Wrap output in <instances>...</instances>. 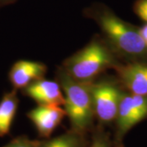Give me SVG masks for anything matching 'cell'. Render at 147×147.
Instances as JSON below:
<instances>
[{
  "label": "cell",
  "instance_id": "cell-6",
  "mask_svg": "<svg viewBox=\"0 0 147 147\" xmlns=\"http://www.w3.org/2000/svg\"><path fill=\"white\" fill-rule=\"evenodd\" d=\"M114 69L123 89L147 96V62H120Z\"/></svg>",
  "mask_w": 147,
  "mask_h": 147
},
{
  "label": "cell",
  "instance_id": "cell-9",
  "mask_svg": "<svg viewBox=\"0 0 147 147\" xmlns=\"http://www.w3.org/2000/svg\"><path fill=\"white\" fill-rule=\"evenodd\" d=\"M47 68L38 61L21 60L14 63L9 71V79L14 89H23L37 80L44 79Z\"/></svg>",
  "mask_w": 147,
  "mask_h": 147
},
{
  "label": "cell",
  "instance_id": "cell-10",
  "mask_svg": "<svg viewBox=\"0 0 147 147\" xmlns=\"http://www.w3.org/2000/svg\"><path fill=\"white\" fill-rule=\"evenodd\" d=\"M19 99L16 90L4 94L0 100V137H3L11 131V127L18 109Z\"/></svg>",
  "mask_w": 147,
  "mask_h": 147
},
{
  "label": "cell",
  "instance_id": "cell-12",
  "mask_svg": "<svg viewBox=\"0 0 147 147\" xmlns=\"http://www.w3.org/2000/svg\"><path fill=\"white\" fill-rule=\"evenodd\" d=\"M89 147H111L110 137L101 128L96 131Z\"/></svg>",
  "mask_w": 147,
  "mask_h": 147
},
{
  "label": "cell",
  "instance_id": "cell-5",
  "mask_svg": "<svg viewBox=\"0 0 147 147\" xmlns=\"http://www.w3.org/2000/svg\"><path fill=\"white\" fill-rule=\"evenodd\" d=\"M147 118V96L124 92L117 112L115 145L123 146V140L134 126Z\"/></svg>",
  "mask_w": 147,
  "mask_h": 147
},
{
  "label": "cell",
  "instance_id": "cell-11",
  "mask_svg": "<svg viewBox=\"0 0 147 147\" xmlns=\"http://www.w3.org/2000/svg\"><path fill=\"white\" fill-rule=\"evenodd\" d=\"M84 135L71 129L58 137L39 142L38 147H86Z\"/></svg>",
  "mask_w": 147,
  "mask_h": 147
},
{
  "label": "cell",
  "instance_id": "cell-2",
  "mask_svg": "<svg viewBox=\"0 0 147 147\" xmlns=\"http://www.w3.org/2000/svg\"><path fill=\"white\" fill-rule=\"evenodd\" d=\"M120 62L104 38L96 36L85 47L66 58L61 67L73 79L90 83Z\"/></svg>",
  "mask_w": 147,
  "mask_h": 147
},
{
  "label": "cell",
  "instance_id": "cell-3",
  "mask_svg": "<svg viewBox=\"0 0 147 147\" xmlns=\"http://www.w3.org/2000/svg\"><path fill=\"white\" fill-rule=\"evenodd\" d=\"M57 81L65 96V110L68 116L71 129L85 134L92 127L95 118L91 83L80 82L73 79L62 67L57 72Z\"/></svg>",
  "mask_w": 147,
  "mask_h": 147
},
{
  "label": "cell",
  "instance_id": "cell-15",
  "mask_svg": "<svg viewBox=\"0 0 147 147\" xmlns=\"http://www.w3.org/2000/svg\"><path fill=\"white\" fill-rule=\"evenodd\" d=\"M138 30H139V33H140L141 36L142 37L145 43L147 45V23L145 24L144 26H142V27H139Z\"/></svg>",
  "mask_w": 147,
  "mask_h": 147
},
{
  "label": "cell",
  "instance_id": "cell-4",
  "mask_svg": "<svg viewBox=\"0 0 147 147\" xmlns=\"http://www.w3.org/2000/svg\"><path fill=\"white\" fill-rule=\"evenodd\" d=\"M124 92L117 78H105L91 83L94 115L100 125H109L115 122Z\"/></svg>",
  "mask_w": 147,
  "mask_h": 147
},
{
  "label": "cell",
  "instance_id": "cell-8",
  "mask_svg": "<svg viewBox=\"0 0 147 147\" xmlns=\"http://www.w3.org/2000/svg\"><path fill=\"white\" fill-rule=\"evenodd\" d=\"M23 93L36 101L38 105H64L65 96L57 81L42 79L23 88Z\"/></svg>",
  "mask_w": 147,
  "mask_h": 147
},
{
  "label": "cell",
  "instance_id": "cell-14",
  "mask_svg": "<svg viewBox=\"0 0 147 147\" xmlns=\"http://www.w3.org/2000/svg\"><path fill=\"white\" fill-rule=\"evenodd\" d=\"M134 11L147 23V0H137L134 4Z\"/></svg>",
  "mask_w": 147,
  "mask_h": 147
},
{
  "label": "cell",
  "instance_id": "cell-1",
  "mask_svg": "<svg viewBox=\"0 0 147 147\" xmlns=\"http://www.w3.org/2000/svg\"><path fill=\"white\" fill-rule=\"evenodd\" d=\"M94 18L104 38L121 62H147V45L138 27L117 16L108 9L99 11Z\"/></svg>",
  "mask_w": 147,
  "mask_h": 147
},
{
  "label": "cell",
  "instance_id": "cell-13",
  "mask_svg": "<svg viewBox=\"0 0 147 147\" xmlns=\"http://www.w3.org/2000/svg\"><path fill=\"white\" fill-rule=\"evenodd\" d=\"M39 141L31 140L26 136H20L11 140L3 147H38Z\"/></svg>",
  "mask_w": 147,
  "mask_h": 147
},
{
  "label": "cell",
  "instance_id": "cell-7",
  "mask_svg": "<svg viewBox=\"0 0 147 147\" xmlns=\"http://www.w3.org/2000/svg\"><path fill=\"white\" fill-rule=\"evenodd\" d=\"M65 115V109L53 105H38L27 113V117L35 126L38 135L45 138L53 134Z\"/></svg>",
  "mask_w": 147,
  "mask_h": 147
}]
</instances>
